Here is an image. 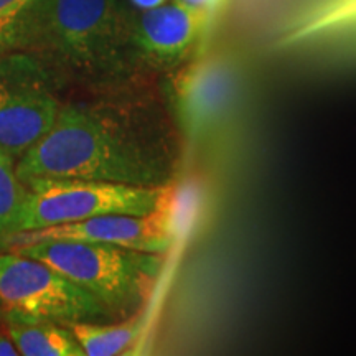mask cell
<instances>
[{
    "mask_svg": "<svg viewBox=\"0 0 356 356\" xmlns=\"http://www.w3.org/2000/svg\"><path fill=\"white\" fill-rule=\"evenodd\" d=\"M7 330L24 356H84L66 325L3 314Z\"/></svg>",
    "mask_w": 356,
    "mask_h": 356,
    "instance_id": "30bf717a",
    "label": "cell"
},
{
    "mask_svg": "<svg viewBox=\"0 0 356 356\" xmlns=\"http://www.w3.org/2000/svg\"><path fill=\"white\" fill-rule=\"evenodd\" d=\"M58 239L115 244V246L155 252V254H163L175 244L163 218L154 210L149 215L115 213V215L92 216L83 221L43 229L20 231L7 236L0 248L12 249L42 241H58Z\"/></svg>",
    "mask_w": 356,
    "mask_h": 356,
    "instance_id": "ba28073f",
    "label": "cell"
},
{
    "mask_svg": "<svg viewBox=\"0 0 356 356\" xmlns=\"http://www.w3.org/2000/svg\"><path fill=\"white\" fill-rule=\"evenodd\" d=\"M19 353V348H17L15 341L10 333L7 330L6 322L0 323V356H17Z\"/></svg>",
    "mask_w": 356,
    "mask_h": 356,
    "instance_id": "2e32d148",
    "label": "cell"
},
{
    "mask_svg": "<svg viewBox=\"0 0 356 356\" xmlns=\"http://www.w3.org/2000/svg\"><path fill=\"white\" fill-rule=\"evenodd\" d=\"M200 204H202V190L197 185L190 181L175 184V180H172L170 184L162 186L155 211L160 213L177 241L188 233L190 226L197 218Z\"/></svg>",
    "mask_w": 356,
    "mask_h": 356,
    "instance_id": "4fadbf2b",
    "label": "cell"
},
{
    "mask_svg": "<svg viewBox=\"0 0 356 356\" xmlns=\"http://www.w3.org/2000/svg\"><path fill=\"white\" fill-rule=\"evenodd\" d=\"M175 140L149 101L121 88L97 99L63 102L50 132L17 160L22 181L76 178L134 186L175 180Z\"/></svg>",
    "mask_w": 356,
    "mask_h": 356,
    "instance_id": "6da1fadb",
    "label": "cell"
},
{
    "mask_svg": "<svg viewBox=\"0 0 356 356\" xmlns=\"http://www.w3.org/2000/svg\"><path fill=\"white\" fill-rule=\"evenodd\" d=\"M58 86L33 58L0 53V150L19 160L55 124L63 102Z\"/></svg>",
    "mask_w": 356,
    "mask_h": 356,
    "instance_id": "8992f818",
    "label": "cell"
},
{
    "mask_svg": "<svg viewBox=\"0 0 356 356\" xmlns=\"http://www.w3.org/2000/svg\"><path fill=\"white\" fill-rule=\"evenodd\" d=\"M26 195V186L15 172L13 160L0 150V246L13 233Z\"/></svg>",
    "mask_w": 356,
    "mask_h": 356,
    "instance_id": "5bb4252c",
    "label": "cell"
},
{
    "mask_svg": "<svg viewBox=\"0 0 356 356\" xmlns=\"http://www.w3.org/2000/svg\"><path fill=\"white\" fill-rule=\"evenodd\" d=\"M177 2L184 3V6H186V7L197 8V10L207 12V13H210V15H213L216 8L222 3V0H177Z\"/></svg>",
    "mask_w": 356,
    "mask_h": 356,
    "instance_id": "e0dca14e",
    "label": "cell"
},
{
    "mask_svg": "<svg viewBox=\"0 0 356 356\" xmlns=\"http://www.w3.org/2000/svg\"><path fill=\"white\" fill-rule=\"evenodd\" d=\"M355 30L356 0H323L292 26L286 37V43L333 37Z\"/></svg>",
    "mask_w": 356,
    "mask_h": 356,
    "instance_id": "8fae6325",
    "label": "cell"
},
{
    "mask_svg": "<svg viewBox=\"0 0 356 356\" xmlns=\"http://www.w3.org/2000/svg\"><path fill=\"white\" fill-rule=\"evenodd\" d=\"M165 2H168V0H129V3L137 10H149V8H155Z\"/></svg>",
    "mask_w": 356,
    "mask_h": 356,
    "instance_id": "ac0fdd59",
    "label": "cell"
},
{
    "mask_svg": "<svg viewBox=\"0 0 356 356\" xmlns=\"http://www.w3.org/2000/svg\"><path fill=\"white\" fill-rule=\"evenodd\" d=\"M70 330L86 356H114L126 353L142 330L139 315H132L124 323L83 322L70 325Z\"/></svg>",
    "mask_w": 356,
    "mask_h": 356,
    "instance_id": "7c38bea8",
    "label": "cell"
},
{
    "mask_svg": "<svg viewBox=\"0 0 356 356\" xmlns=\"http://www.w3.org/2000/svg\"><path fill=\"white\" fill-rule=\"evenodd\" d=\"M24 185L26 195L13 233L115 213L149 215L157 208L162 191V186H134L76 178H37L24 181Z\"/></svg>",
    "mask_w": 356,
    "mask_h": 356,
    "instance_id": "277c9868",
    "label": "cell"
},
{
    "mask_svg": "<svg viewBox=\"0 0 356 356\" xmlns=\"http://www.w3.org/2000/svg\"><path fill=\"white\" fill-rule=\"evenodd\" d=\"M3 314L60 325L106 323L114 315L83 287L44 262L8 251L0 254Z\"/></svg>",
    "mask_w": 356,
    "mask_h": 356,
    "instance_id": "5b68a950",
    "label": "cell"
},
{
    "mask_svg": "<svg viewBox=\"0 0 356 356\" xmlns=\"http://www.w3.org/2000/svg\"><path fill=\"white\" fill-rule=\"evenodd\" d=\"M210 19V13L177 0L134 13L132 40L137 56L154 68H178L200 43Z\"/></svg>",
    "mask_w": 356,
    "mask_h": 356,
    "instance_id": "9c48e42d",
    "label": "cell"
},
{
    "mask_svg": "<svg viewBox=\"0 0 356 356\" xmlns=\"http://www.w3.org/2000/svg\"><path fill=\"white\" fill-rule=\"evenodd\" d=\"M3 322V310H2V305H0V323Z\"/></svg>",
    "mask_w": 356,
    "mask_h": 356,
    "instance_id": "d6986e66",
    "label": "cell"
},
{
    "mask_svg": "<svg viewBox=\"0 0 356 356\" xmlns=\"http://www.w3.org/2000/svg\"><path fill=\"white\" fill-rule=\"evenodd\" d=\"M132 20L122 0H37L6 51L33 58L58 89L74 84L104 92L131 81L140 61Z\"/></svg>",
    "mask_w": 356,
    "mask_h": 356,
    "instance_id": "7a4b0ae2",
    "label": "cell"
},
{
    "mask_svg": "<svg viewBox=\"0 0 356 356\" xmlns=\"http://www.w3.org/2000/svg\"><path fill=\"white\" fill-rule=\"evenodd\" d=\"M37 0H0V53L7 50L17 25Z\"/></svg>",
    "mask_w": 356,
    "mask_h": 356,
    "instance_id": "9a60e30c",
    "label": "cell"
},
{
    "mask_svg": "<svg viewBox=\"0 0 356 356\" xmlns=\"http://www.w3.org/2000/svg\"><path fill=\"white\" fill-rule=\"evenodd\" d=\"M8 251L53 267L95 296L114 318L136 315L152 292L162 270L160 254L115 244L58 239Z\"/></svg>",
    "mask_w": 356,
    "mask_h": 356,
    "instance_id": "3957f363",
    "label": "cell"
},
{
    "mask_svg": "<svg viewBox=\"0 0 356 356\" xmlns=\"http://www.w3.org/2000/svg\"><path fill=\"white\" fill-rule=\"evenodd\" d=\"M234 65L211 55L184 65L168 83L173 114L186 137L202 140L228 118L238 96Z\"/></svg>",
    "mask_w": 356,
    "mask_h": 356,
    "instance_id": "52a82bcc",
    "label": "cell"
}]
</instances>
